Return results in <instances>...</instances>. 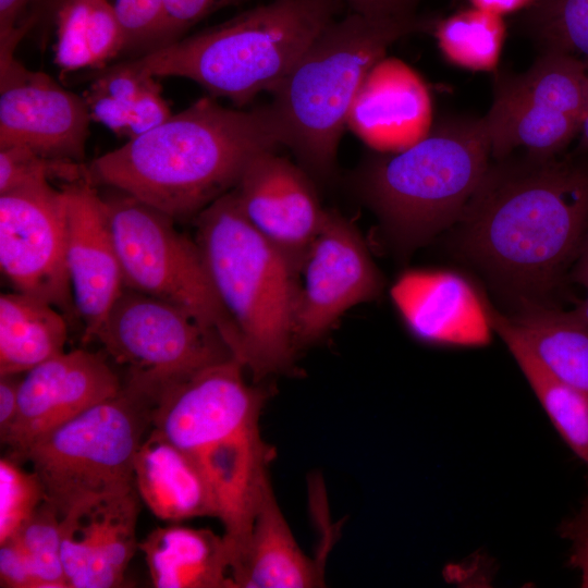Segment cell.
<instances>
[{"label":"cell","mask_w":588,"mask_h":588,"mask_svg":"<svg viewBox=\"0 0 588 588\" xmlns=\"http://www.w3.org/2000/svg\"><path fill=\"white\" fill-rule=\"evenodd\" d=\"M140 501L134 488L61 518V558L68 588H114L124 584L138 549Z\"/></svg>","instance_id":"cell-18"},{"label":"cell","mask_w":588,"mask_h":588,"mask_svg":"<svg viewBox=\"0 0 588 588\" xmlns=\"http://www.w3.org/2000/svg\"><path fill=\"white\" fill-rule=\"evenodd\" d=\"M242 1L245 0H164L166 21L160 47L182 38L187 29L212 12Z\"/></svg>","instance_id":"cell-33"},{"label":"cell","mask_w":588,"mask_h":588,"mask_svg":"<svg viewBox=\"0 0 588 588\" xmlns=\"http://www.w3.org/2000/svg\"><path fill=\"white\" fill-rule=\"evenodd\" d=\"M321 567L298 546L271 486L256 512L245 552L231 573V588H313Z\"/></svg>","instance_id":"cell-21"},{"label":"cell","mask_w":588,"mask_h":588,"mask_svg":"<svg viewBox=\"0 0 588 588\" xmlns=\"http://www.w3.org/2000/svg\"><path fill=\"white\" fill-rule=\"evenodd\" d=\"M1 587L36 588L27 559L14 538L0 544Z\"/></svg>","instance_id":"cell-35"},{"label":"cell","mask_w":588,"mask_h":588,"mask_svg":"<svg viewBox=\"0 0 588 588\" xmlns=\"http://www.w3.org/2000/svg\"><path fill=\"white\" fill-rule=\"evenodd\" d=\"M572 278L588 292V230L573 265Z\"/></svg>","instance_id":"cell-40"},{"label":"cell","mask_w":588,"mask_h":588,"mask_svg":"<svg viewBox=\"0 0 588 588\" xmlns=\"http://www.w3.org/2000/svg\"><path fill=\"white\" fill-rule=\"evenodd\" d=\"M94 340L126 367L124 382L154 401L164 388L234 357L216 331L184 309L128 287L121 292Z\"/></svg>","instance_id":"cell-10"},{"label":"cell","mask_w":588,"mask_h":588,"mask_svg":"<svg viewBox=\"0 0 588 588\" xmlns=\"http://www.w3.org/2000/svg\"><path fill=\"white\" fill-rule=\"evenodd\" d=\"M569 562L580 573V586L588 588V524L578 530Z\"/></svg>","instance_id":"cell-38"},{"label":"cell","mask_w":588,"mask_h":588,"mask_svg":"<svg viewBox=\"0 0 588 588\" xmlns=\"http://www.w3.org/2000/svg\"><path fill=\"white\" fill-rule=\"evenodd\" d=\"M354 13L373 19H393L415 15L420 0H344Z\"/></svg>","instance_id":"cell-36"},{"label":"cell","mask_w":588,"mask_h":588,"mask_svg":"<svg viewBox=\"0 0 588 588\" xmlns=\"http://www.w3.org/2000/svg\"><path fill=\"white\" fill-rule=\"evenodd\" d=\"M526 26L541 50L569 53L588 66V0H535Z\"/></svg>","instance_id":"cell-28"},{"label":"cell","mask_w":588,"mask_h":588,"mask_svg":"<svg viewBox=\"0 0 588 588\" xmlns=\"http://www.w3.org/2000/svg\"><path fill=\"white\" fill-rule=\"evenodd\" d=\"M509 321L538 359L588 397V328L571 313L534 299H519Z\"/></svg>","instance_id":"cell-25"},{"label":"cell","mask_w":588,"mask_h":588,"mask_svg":"<svg viewBox=\"0 0 588 588\" xmlns=\"http://www.w3.org/2000/svg\"><path fill=\"white\" fill-rule=\"evenodd\" d=\"M138 549L156 588H231V559L223 535L172 523L152 529Z\"/></svg>","instance_id":"cell-22"},{"label":"cell","mask_w":588,"mask_h":588,"mask_svg":"<svg viewBox=\"0 0 588 588\" xmlns=\"http://www.w3.org/2000/svg\"><path fill=\"white\" fill-rule=\"evenodd\" d=\"M569 313L584 326L588 328V292L585 298L579 301Z\"/></svg>","instance_id":"cell-42"},{"label":"cell","mask_w":588,"mask_h":588,"mask_svg":"<svg viewBox=\"0 0 588 588\" xmlns=\"http://www.w3.org/2000/svg\"><path fill=\"white\" fill-rule=\"evenodd\" d=\"M88 175L82 163L52 160L26 146L0 148V194L13 189L60 179L68 183Z\"/></svg>","instance_id":"cell-31"},{"label":"cell","mask_w":588,"mask_h":588,"mask_svg":"<svg viewBox=\"0 0 588 588\" xmlns=\"http://www.w3.org/2000/svg\"><path fill=\"white\" fill-rule=\"evenodd\" d=\"M493 331L506 345L541 407L571 451L588 466V397L551 372L512 328L489 307Z\"/></svg>","instance_id":"cell-26"},{"label":"cell","mask_w":588,"mask_h":588,"mask_svg":"<svg viewBox=\"0 0 588 588\" xmlns=\"http://www.w3.org/2000/svg\"><path fill=\"white\" fill-rule=\"evenodd\" d=\"M234 357L163 389L151 428L186 453L211 492L231 573L240 563L270 482L271 451L260 432L266 393L246 382Z\"/></svg>","instance_id":"cell-3"},{"label":"cell","mask_w":588,"mask_h":588,"mask_svg":"<svg viewBox=\"0 0 588 588\" xmlns=\"http://www.w3.org/2000/svg\"><path fill=\"white\" fill-rule=\"evenodd\" d=\"M102 196L124 286L163 299L216 331L240 362L238 332L222 306L196 241L174 220L136 197L111 188Z\"/></svg>","instance_id":"cell-9"},{"label":"cell","mask_w":588,"mask_h":588,"mask_svg":"<svg viewBox=\"0 0 588 588\" xmlns=\"http://www.w3.org/2000/svg\"><path fill=\"white\" fill-rule=\"evenodd\" d=\"M64 189L49 181L0 194V267L15 291L77 316L66 267Z\"/></svg>","instance_id":"cell-11"},{"label":"cell","mask_w":588,"mask_h":588,"mask_svg":"<svg viewBox=\"0 0 588 588\" xmlns=\"http://www.w3.org/2000/svg\"><path fill=\"white\" fill-rule=\"evenodd\" d=\"M154 400L123 382L120 392L34 441L29 462L61 518L134 486L136 453L151 428Z\"/></svg>","instance_id":"cell-8"},{"label":"cell","mask_w":588,"mask_h":588,"mask_svg":"<svg viewBox=\"0 0 588 588\" xmlns=\"http://www.w3.org/2000/svg\"><path fill=\"white\" fill-rule=\"evenodd\" d=\"M460 246L518 299L553 290L588 230V160L523 154L490 163L458 222Z\"/></svg>","instance_id":"cell-1"},{"label":"cell","mask_w":588,"mask_h":588,"mask_svg":"<svg viewBox=\"0 0 588 588\" xmlns=\"http://www.w3.org/2000/svg\"><path fill=\"white\" fill-rule=\"evenodd\" d=\"M134 486L149 511L168 524L216 517L211 492L196 464L154 428L136 453Z\"/></svg>","instance_id":"cell-20"},{"label":"cell","mask_w":588,"mask_h":588,"mask_svg":"<svg viewBox=\"0 0 588 588\" xmlns=\"http://www.w3.org/2000/svg\"><path fill=\"white\" fill-rule=\"evenodd\" d=\"M21 375L0 376V439L8 437L17 415Z\"/></svg>","instance_id":"cell-37"},{"label":"cell","mask_w":588,"mask_h":588,"mask_svg":"<svg viewBox=\"0 0 588 588\" xmlns=\"http://www.w3.org/2000/svg\"><path fill=\"white\" fill-rule=\"evenodd\" d=\"M45 0H0V65L12 61L14 51L35 21Z\"/></svg>","instance_id":"cell-34"},{"label":"cell","mask_w":588,"mask_h":588,"mask_svg":"<svg viewBox=\"0 0 588 588\" xmlns=\"http://www.w3.org/2000/svg\"><path fill=\"white\" fill-rule=\"evenodd\" d=\"M429 118L421 79L401 61L383 58L364 79L347 126L376 151H397L428 132Z\"/></svg>","instance_id":"cell-19"},{"label":"cell","mask_w":588,"mask_h":588,"mask_svg":"<svg viewBox=\"0 0 588 588\" xmlns=\"http://www.w3.org/2000/svg\"><path fill=\"white\" fill-rule=\"evenodd\" d=\"M295 318L297 350L317 341L350 308L379 296L383 277L357 228L327 210L306 257Z\"/></svg>","instance_id":"cell-12"},{"label":"cell","mask_w":588,"mask_h":588,"mask_svg":"<svg viewBox=\"0 0 588 588\" xmlns=\"http://www.w3.org/2000/svg\"><path fill=\"white\" fill-rule=\"evenodd\" d=\"M255 380L293 364L301 274L242 211L234 189L196 217L195 238Z\"/></svg>","instance_id":"cell-5"},{"label":"cell","mask_w":588,"mask_h":588,"mask_svg":"<svg viewBox=\"0 0 588 588\" xmlns=\"http://www.w3.org/2000/svg\"><path fill=\"white\" fill-rule=\"evenodd\" d=\"M490 159L482 118H446L401 150L376 151L358 171L357 187L394 247L407 254L458 222Z\"/></svg>","instance_id":"cell-6"},{"label":"cell","mask_w":588,"mask_h":588,"mask_svg":"<svg viewBox=\"0 0 588 588\" xmlns=\"http://www.w3.org/2000/svg\"><path fill=\"white\" fill-rule=\"evenodd\" d=\"M336 11V0H271L133 61L156 77L186 78L244 106L277 87Z\"/></svg>","instance_id":"cell-7"},{"label":"cell","mask_w":588,"mask_h":588,"mask_svg":"<svg viewBox=\"0 0 588 588\" xmlns=\"http://www.w3.org/2000/svg\"><path fill=\"white\" fill-rule=\"evenodd\" d=\"M46 501L41 481L14 456L0 460V544L11 538Z\"/></svg>","instance_id":"cell-30"},{"label":"cell","mask_w":588,"mask_h":588,"mask_svg":"<svg viewBox=\"0 0 588 588\" xmlns=\"http://www.w3.org/2000/svg\"><path fill=\"white\" fill-rule=\"evenodd\" d=\"M281 145L269 105L232 109L210 96L98 157L88 175L180 221L234 189L254 157Z\"/></svg>","instance_id":"cell-2"},{"label":"cell","mask_w":588,"mask_h":588,"mask_svg":"<svg viewBox=\"0 0 588 588\" xmlns=\"http://www.w3.org/2000/svg\"><path fill=\"white\" fill-rule=\"evenodd\" d=\"M11 538L26 556L36 588H68L61 558V515L49 501Z\"/></svg>","instance_id":"cell-29"},{"label":"cell","mask_w":588,"mask_h":588,"mask_svg":"<svg viewBox=\"0 0 588 588\" xmlns=\"http://www.w3.org/2000/svg\"><path fill=\"white\" fill-rule=\"evenodd\" d=\"M577 138H578L577 150L581 152H588V89H587L584 114H583L581 124H580Z\"/></svg>","instance_id":"cell-41"},{"label":"cell","mask_w":588,"mask_h":588,"mask_svg":"<svg viewBox=\"0 0 588 588\" xmlns=\"http://www.w3.org/2000/svg\"><path fill=\"white\" fill-rule=\"evenodd\" d=\"M432 29L451 64L480 72L498 65L506 34L503 16L471 7L434 23Z\"/></svg>","instance_id":"cell-27"},{"label":"cell","mask_w":588,"mask_h":588,"mask_svg":"<svg viewBox=\"0 0 588 588\" xmlns=\"http://www.w3.org/2000/svg\"><path fill=\"white\" fill-rule=\"evenodd\" d=\"M311 179L301 166L268 150L250 160L234 188L247 220L299 274L327 211Z\"/></svg>","instance_id":"cell-14"},{"label":"cell","mask_w":588,"mask_h":588,"mask_svg":"<svg viewBox=\"0 0 588 588\" xmlns=\"http://www.w3.org/2000/svg\"><path fill=\"white\" fill-rule=\"evenodd\" d=\"M68 323L49 303L22 292L0 296V376L22 375L64 352Z\"/></svg>","instance_id":"cell-24"},{"label":"cell","mask_w":588,"mask_h":588,"mask_svg":"<svg viewBox=\"0 0 588 588\" xmlns=\"http://www.w3.org/2000/svg\"><path fill=\"white\" fill-rule=\"evenodd\" d=\"M391 298L419 340L445 346L480 347L490 343L487 305L463 275L440 269H412L393 283Z\"/></svg>","instance_id":"cell-17"},{"label":"cell","mask_w":588,"mask_h":588,"mask_svg":"<svg viewBox=\"0 0 588 588\" xmlns=\"http://www.w3.org/2000/svg\"><path fill=\"white\" fill-rule=\"evenodd\" d=\"M0 148L26 146L42 157L82 163L91 121L83 96L16 59L0 66Z\"/></svg>","instance_id":"cell-13"},{"label":"cell","mask_w":588,"mask_h":588,"mask_svg":"<svg viewBox=\"0 0 588 588\" xmlns=\"http://www.w3.org/2000/svg\"><path fill=\"white\" fill-rule=\"evenodd\" d=\"M89 175L63 185L68 207L66 267L83 341L89 342L124 290L106 203Z\"/></svg>","instance_id":"cell-16"},{"label":"cell","mask_w":588,"mask_h":588,"mask_svg":"<svg viewBox=\"0 0 588 588\" xmlns=\"http://www.w3.org/2000/svg\"><path fill=\"white\" fill-rule=\"evenodd\" d=\"M471 7L504 16L529 8L535 0H469Z\"/></svg>","instance_id":"cell-39"},{"label":"cell","mask_w":588,"mask_h":588,"mask_svg":"<svg viewBox=\"0 0 588 588\" xmlns=\"http://www.w3.org/2000/svg\"><path fill=\"white\" fill-rule=\"evenodd\" d=\"M430 27L416 15L373 19L353 12L332 21L271 91L268 105L281 144L311 177L333 176L342 133L370 70L394 42Z\"/></svg>","instance_id":"cell-4"},{"label":"cell","mask_w":588,"mask_h":588,"mask_svg":"<svg viewBox=\"0 0 588 588\" xmlns=\"http://www.w3.org/2000/svg\"><path fill=\"white\" fill-rule=\"evenodd\" d=\"M122 387L103 355L64 351L22 377L17 415L2 444L19 458L38 438L118 394Z\"/></svg>","instance_id":"cell-15"},{"label":"cell","mask_w":588,"mask_h":588,"mask_svg":"<svg viewBox=\"0 0 588 588\" xmlns=\"http://www.w3.org/2000/svg\"><path fill=\"white\" fill-rule=\"evenodd\" d=\"M91 121L132 139L172 115L157 77L133 59L100 69L83 95Z\"/></svg>","instance_id":"cell-23"},{"label":"cell","mask_w":588,"mask_h":588,"mask_svg":"<svg viewBox=\"0 0 588 588\" xmlns=\"http://www.w3.org/2000/svg\"><path fill=\"white\" fill-rule=\"evenodd\" d=\"M114 8L126 38V51L147 53L161 46L164 0H108Z\"/></svg>","instance_id":"cell-32"}]
</instances>
